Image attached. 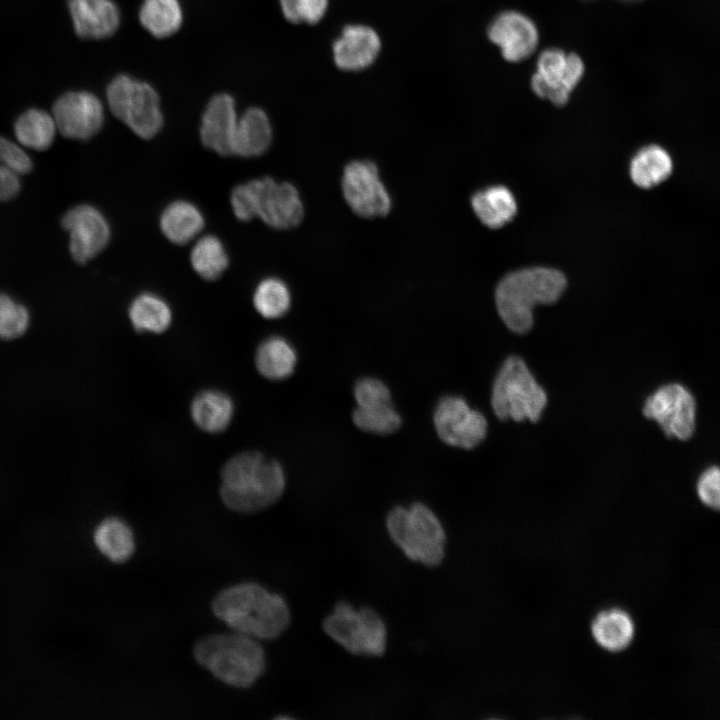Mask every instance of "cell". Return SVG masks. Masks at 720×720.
Returning a JSON list of instances; mask_svg holds the SVG:
<instances>
[{"mask_svg": "<svg viewBox=\"0 0 720 720\" xmlns=\"http://www.w3.org/2000/svg\"><path fill=\"white\" fill-rule=\"evenodd\" d=\"M211 608L232 630L254 639H275L290 623L284 598L256 583H239L223 589L214 597Z\"/></svg>", "mask_w": 720, "mask_h": 720, "instance_id": "1", "label": "cell"}, {"mask_svg": "<svg viewBox=\"0 0 720 720\" xmlns=\"http://www.w3.org/2000/svg\"><path fill=\"white\" fill-rule=\"evenodd\" d=\"M285 488L281 465L257 451L232 457L221 472L220 496L231 510L251 513L275 503Z\"/></svg>", "mask_w": 720, "mask_h": 720, "instance_id": "2", "label": "cell"}, {"mask_svg": "<svg viewBox=\"0 0 720 720\" xmlns=\"http://www.w3.org/2000/svg\"><path fill=\"white\" fill-rule=\"evenodd\" d=\"M567 281L562 272L547 267H531L506 275L498 284L495 302L505 325L522 334L533 326V309L555 303Z\"/></svg>", "mask_w": 720, "mask_h": 720, "instance_id": "3", "label": "cell"}, {"mask_svg": "<svg viewBox=\"0 0 720 720\" xmlns=\"http://www.w3.org/2000/svg\"><path fill=\"white\" fill-rule=\"evenodd\" d=\"M193 655L215 678L237 688L252 686L265 669L260 643L235 631L201 638L194 645Z\"/></svg>", "mask_w": 720, "mask_h": 720, "instance_id": "4", "label": "cell"}, {"mask_svg": "<svg viewBox=\"0 0 720 720\" xmlns=\"http://www.w3.org/2000/svg\"><path fill=\"white\" fill-rule=\"evenodd\" d=\"M230 203L240 221L259 218L278 230L298 226L304 216L303 203L296 187L288 182H276L268 176L234 187Z\"/></svg>", "mask_w": 720, "mask_h": 720, "instance_id": "5", "label": "cell"}, {"mask_svg": "<svg viewBox=\"0 0 720 720\" xmlns=\"http://www.w3.org/2000/svg\"><path fill=\"white\" fill-rule=\"evenodd\" d=\"M386 530L393 544L411 561L438 566L445 557L447 534L438 516L425 504L396 506L387 515Z\"/></svg>", "mask_w": 720, "mask_h": 720, "instance_id": "6", "label": "cell"}, {"mask_svg": "<svg viewBox=\"0 0 720 720\" xmlns=\"http://www.w3.org/2000/svg\"><path fill=\"white\" fill-rule=\"evenodd\" d=\"M547 403L545 390L538 384L523 359L508 357L499 369L492 387L491 406L501 420L526 419L536 422Z\"/></svg>", "mask_w": 720, "mask_h": 720, "instance_id": "7", "label": "cell"}, {"mask_svg": "<svg viewBox=\"0 0 720 720\" xmlns=\"http://www.w3.org/2000/svg\"><path fill=\"white\" fill-rule=\"evenodd\" d=\"M323 629L334 642L353 655L380 656L387 646L385 621L369 607H355L340 601L325 617Z\"/></svg>", "mask_w": 720, "mask_h": 720, "instance_id": "8", "label": "cell"}, {"mask_svg": "<svg viewBox=\"0 0 720 720\" xmlns=\"http://www.w3.org/2000/svg\"><path fill=\"white\" fill-rule=\"evenodd\" d=\"M106 98L115 117L140 138L151 139L162 129L160 98L149 83L118 75L107 86Z\"/></svg>", "mask_w": 720, "mask_h": 720, "instance_id": "9", "label": "cell"}, {"mask_svg": "<svg viewBox=\"0 0 720 720\" xmlns=\"http://www.w3.org/2000/svg\"><path fill=\"white\" fill-rule=\"evenodd\" d=\"M583 74L584 63L578 55L549 48L537 59L536 71L531 78V88L537 96L562 106L567 103Z\"/></svg>", "mask_w": 720, "mask_h": 720, "instance_id": "10", "label": "cell"}, {"mask_svg": "<svg viewBox=\"0 0 720 720\" xmlns=\"http://www.w3.org/2000/svg\"><path fill=\"white\" fill-rule=\"evenodd\" d=\"M646 418L655 420L667 437L689 439L695 431L696 402L684 386L664 385L650 395L643 406Z\"/></svg>", "mask_w": 720, "mask_h": 720, "instance_id": "11", "label": "cell"}, {"mask_svg": "<svg viewBox=\"0 0 720 720\" xmlns=\"http://www.w3.org/2000/svg\"><path fill=\"white\" fill-rule=\"evenodd\" d=\"M433 421L439 438L454 447L472 449L487 433V421L483 414L470 408L466 400L458 396L441 398Z\"/></svg>", "mask_w": 720, "mask_h": 720, "instance_id": "12", "label": "cell"}, {"mask_svg": "<svg viewBox=\"0 0 720 720\" xmlns=\"http://www.w3.org/2000/svg\"><path fill=\"white\" fill-rule=\"evenodd\" d=\"M61 225L69 234L71 256L79 264L95 258L110 241L107 219L99 209L88 204L69 209L63 215Z\"/></svg>", "mask_w": 720, "mask_h": 720, "instance_id": "13", "label": "cell"}, {"mask_svg": "<svg viewBox=\"0 0 720 720\" xmlns=\"http://www.w3.org/2000/svg\"><path fill=\"white\" fill-rule=\"evenodd\" d=\"M342 189L346 202L359 216H384L391 208L389 194L379 178L377 167L370 161L349 163L344 169Z\"/></svg>", "mask_w": 720, "mask_h": 720, "instance_id": "14", "label": "cell"}, {"mask_svg": "<svg viewBox=\"0 0 720 720\" xmlns=\"http://www.w3.org/2000/svg\"><path fill=\"white\" fill-rule=\"evenodd\" d=\"M57 131L74 140H89L102 128L104 108L101 100L87 91L61 95L52 107Z\"/></svg>", "mask_w": 720, "mask_h": 720, "instance_id": "15", "label": "cell"}, {"mask_svg": "<svg viewBox=\"0 0 720 720\" xmlns=\"http://www.w3.org/2000/svg\"><path fill=\"white\" fill-rule=\"evenodd\" d=\"M488 37L509 62H519L530 57L539 41L534 22L517 11H505L497 15L488 27Z\"/></svg>", "mask_w": 720, "mask_h": 720, "instance_id": "16", "label": "cell"}, {"mask_svg": "<svg viewBox=\"0 0 720 720\" xmlns=\"http://www.w3.org/2000/svg\"><path fill=\"white\" fill-rule=\"evenodd\" d=\"M237 122L234 98L227 93L214 95L207 103L201 117L199 132L202 144L219 155H232Z\"/></svg>", "mask_w": 720, "mask_h": 720, "instance_id": "17", "label": "cell"}, {"mask_svg": "<svg viewBox=\"0 0 720 720\" xmlns=\"http://www.w3.org/2000/svg\"><path fill=\"white\" fill-rule=\"evenodd\" d=\"M381 49L378 33L366 25H348L332 46L336 66L344 71H359L370 66Z\"/></svg>", "mask_w": 720, "mask_h": 720, "instance_id": "18", "label": "cell"}, {"mask_svg": "<svg viewBox=\"0 0 720 720\" xmlns=\"http://www.w3.org/2000/svg\"><path fill=\"white\" fill-rule=\"evenodd\" d=\"M68 8L81 38H108L120 25V11L112 0H68Z\"/></svg>", "mask_w": 720, "mask_h": 720, "instance_id": "19", "label": "cell"}, {"mask_svg": "<svg viewBox=\"0 0 720 720\" xmlns=\"http://www.w3.org/2000/svg\"><path fill=\"white\" fill-rule=\"evenodd\" d=\"M272 126L267 113L250 107L238 117L232 143V155L257 157L264 154L272 142Z\"/></svg>", "mask_w": 720, "mask_h": 720, "instance_id": "20", "label": "cell"}, {"mask_svg": "<svg viewBox=\"0 0 720 720\" xmlns=\"http://www.w3.org/2000/svg\"><path fill=\"white\" fill-rule=\"evenodd\" d=\"M205 225L201 210L187 200H175L162 211L159 226L172 243L183 245L196 238Z\"/></svg>", "mask_w": 720, "mask_h": 720, "instance_id": "21", "label": "cell"}, {"mask_svg": "<svg viewBox=\"0 0 720 720\" xmlns=\"http://www.w3.org/2000/svg\"><path fill=\"white\" fill-rule=\"evenodd\" d=\"M595 641L603 649L619 652L626 649L633 640L635 625L625 610L610 608L599 612L591 623Z\"/></svg>", "mask_w": 720, "mask_h": 720, "instance_id": "22", "label": "cell"}, {"mask_svg": "<svg viewBox=\"0 0 720 720\" xmlns=\"http://www.w3.org/2000/svg\"><path fill=\"white\" fill-rule=\"evenodd\" d=\"M474 213L489 228L497 229L509 223L517 212L512 192L503 185L477 191L471 199Z\"/></svg>", "mask_w": 720, "mask_h": 720, "instance_id": "23", "label": "cell"}, {"mask_svg": "<svg viewBox=\"0 0 720 720\" xmlns=\"http://www.w3.org/2000/svg\"><path fill=\"white\" fill-rule=\"evenodd\" d=\"M93 541L98 551L114 563L129 560L136 546L131 527L117 517L103 519L94 530Z\"/></svg>", "mask_w": 720, "mask_h": 720, "instance_id": "24", "label": "cell"}, {"mask_svg": "<svg viewBox=\"0 0 720 720\" xmlns=\"http://www.w3.org/2000/svg\"><path fill=\"white\" fill-rule=\"evenodd\" d=\"M191 416L203 431L219 433L230 424L234 406L231 398L218 390L198 393L191 403Z\"/></svg>", "mask_w": 720, "mask_h": 720, "instance_id": "25", "label": "cell"}, {"mask_svg": "<svg viewBox=\"0 0 720 720\" xmlns=\"http://www.w3.org/2000/svg\"><path fill=\"white\" fill-rule=\"evenodd\" d=\"M297 362L293 346L281 336L264 339L256 350L255 364L259 373L270 380L289 377Z\"/></svg>", "mask_w": 720, "mask_h": 720, "instance_id": "26", "label": "cell"}, {"mask_svg": "<svg viewBox=\"0 0 720 720\" xmlns=\"http://www.w3.org/2000/svg\"><path fill=\"white\" fill-rule=\"evenodd\" d=\"M673 163L668 152L658 145L640 149L630 163V177L635 185L650 189L664 182L672 173Z\"/></svg>", "mask_w": 720, "mask_h": 720, "instance_id": "27", "label": "cell"}, {"mask_svg": "<svg viewBox=\"0 0 720 720\" xmlns=\"http://www.w3.org/2000/svg\"><path fill=\"white\" fill-rule=\"evenodd\" d=\"M128 316L138 332L162 333L169 328L172 321L169 304L151 292L141 293L132 300Z\"/></svg>", "mask_w": 720, "mask_h": 720, "instance_id": "28", "label": "cell"}, {"mask_svg": "<svg viewBox=\"0 0 720 720\" xmlns=\"http://www.w3.org/2000/svg\"><path fill=\"white\" fill-rule=\"evenodd\" d=\"M138 15L143 28L158 39L177 33L183 23L179 0H143Z\"/></svg>", "mask_w": 720, "mask_h": 720, "instance_id": "29", "label": "cell"}, {"mask_svg": "<svg viewBox=\"0 0 720 720\" xmlns=\"http://www.w3.org/2000/svg\"><path fill=\"white\" fill-rule=\"evenodd\" d=\"M57 127L51 113L32 108L22 113L14 124L18 142L36 151L47 150L54 142Z\"/></svg>", "mask_w": 720, "mask_h": 720, "instance_id": "30", "label": "cell"}, {"mask_svg": "<svg viewBox=\"0 0 720 720\" xmlns=\"http://www.w3.org/2000/svg\"><path fill=\"white\" fill-rule=\"evenodd\" d=\"M193 270L203 279H218L229 265V257L223 242L215 235H204L196 240L191 252Z\"/></svg>", "mask_w": 720, "mask_h": 720, "instance_id": "31", "label": "cell"}, {"mask_svg": "<svg viewBox=\"0 0 720 720\" xmlns=\"http://www.w3.org/2000/svg\"><path fill=\"white\" fill-rule=\"evenodd\" d=\"M253 305L263 318L278 319L285 315L290 308V290L286 283L279 278H264L254 290Z\"/></svg>", "mask_w": 720, "mask_h": 720, "instance_id": "32", "label": "cell"}, {"mask_svg": "<svg viewBox=\"0 0 720 720\" xmlns=\"http://www.w3.org/2000/svg\"><path fill=\"white\" fill-rule=\"evenodd\" d=\"M354 424L361 430L380 435L395 432L401 425V417L392 403L359 407L353 411Z\"/></svg>", "mask_w": 720, "mask_h": 720, "instance_id": "33", "label": "cell"}, {"mask_svg": "<svg viewBox=\"0 0 720 720\" xmlns=\"http://www.w3.org/2000/svg\"><path fill=\"white\" fill-rule=\"evenodd\" d=\"M29 323L27 308L11 296L0 293V338L11 340L22 336Z\"/></svg>", "mask_w": 720, "mask_h": 720, "instance_id": "34", "label": "cell"}, {"mask_svg": "<svg viewBox=\"0 0 720 720\" xmlns=\"http://www.w3.org/2000/svg\"><path fill=\"white\" fill-rule=\"evenodd\" d=\"M285 19L293 24H316L326 14L329 0H279Z\"/></svg>", "mask_w": 720, "mask_h": 720, "instance_id": "35", "label": "cell"}, {"mask_svg": "<svg viewBox=\"0 0 720 720\" xmlns=\"http://www.w3.org/2000/svg\"><path fill=\"white\" fill-rule=\"evenodd\" d=\"M354 397L359 407L392 403L387 386L382 381L371 377L362 378L356 383Z\"/></svg>", "mask_w": 720, "mask_h": 720, "instance_id": "36", "label": "cell"}, {"mask_svg": "<svg viewBox=\"0 0 720 720\" xmlns=\"http://www.w3.org/2000/svg\"><path fill=\"white\" fill-rule=\"evenodd\" d=\"M0 165L6 166L20 176L33 168L30 156L16 143L0 136Z\"/></svg>", "mask_w": 720, "mask_h": 720, "instance_id": "37", "label": "cell"}, {"mask_svg": "<svg viewBox=\"0 0 720 720\" xmlns=\"http://www.w3.org/2000/svg\"><path fill=\"white\" fill-rule=\"evenodd\" d=\"M720 472L717 466L706 469L698 479L697 494L703 504L719 509L720 506Z\"/></svg>", "mask_w": 720, "mask_h": 720, "instance_id": "38", "label": "cell"}, {"mask_svg": "<svg viewBox=\"0 0 720 720\" xmlns=\"http://www.w3.org/2000/svg\"><path fill=\"white\" fill-rule=\"evenodd\" d=\"M20 188V175L12 169L0 165V200L13 199L19 193Z\"/></svg>", "mask_w": 720, "mask_h": 720, "instance_id": "39", "label": "cell"}, {"mask_svg": "<svg viewBox=\"0 0 720 720\" xmlns=\"http://www.w3.org/2000/svg\"><path fill=\"white\" fill-rule=\"evenodd\" d=\"M621 1H624V2H635V1H640V0H621Z\"/></svg>", "mask_w": 720, "mask_h": 720, "instance_id": "40", "label": "cell"}]
</instances>
